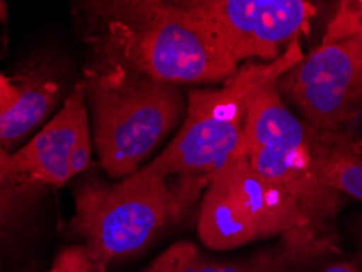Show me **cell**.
Here are the masks:
<instances>
[{"label":"cell","instance_id":"obj_1","mask_svg":"<svg viewBox=\"0 0 362 272\" xmlns=\"http://www.w3.org/2000/svg\"><path fill=\"white\" fill-rule=\"evenodd\" d=\"M124 66L168 85L226 82L238 71L212 31L183 2L100 4Z\"/></svg>","mask_w":362,"mask_h":272},{"label":"cell","instance_id":"obj_2","mask_svg":"<svg viewBox=\"0 0 362 272\" xmlns=\"http://www.w3.org/2000/svg\"><path fill=\"white\" fill-rule=\"evenodd\" d=\"M207 179L183 178L173 188L168 178L148 167L116 184L83 181L76 189L72 232L83 240L98 272L134 256L183 215Z\"/></svg>","mask_w":362,"mask_h":272},{"label":"cell","instance_id":"obj_3","mask_svg":"<svg viewBox=\"0 0 362 272\" xmlns=\"http://www.w3.org/2000/svg\"><path fill=\"white\" fill-rule=\"evenodd\" d=\"M303 59L300 41H294L273 62L238 67L219 88L193 90L177 137L152 163L153 172L170 178H202L242 157V141L250 105L264 87L278 83Z\"/></svg>","mask_w":362,"mask_h":272},{"label":"cell","instance_id":"obj_4","mask_svg":"<svg viewBox=\"0 0 362 272\" xmlns=\"http://www.w3.org/2000/svg\"><path fill=\"white\" fill-rule=\"evenodd\" d=\"M278 83L264 87L250 105L242 155L259 175L294 197L320 237L332 243L327 237L329 222L346 199L323 178L325 158L334 143L287 108Z\"/></svg>","mask_w":362,"mask_h":272},{"label":"cell","instance_id":"obj_5","mask_svg":"<svg viewBox=\"0 0 362 272\" xmlns=\"http://www.w3.org/2000/svg\"><path fill=\"white\" fill-rule=\"evenodd\" d=\"M206 188L198 233L207 248L226 252L273 237L312 256L332 248L294 197L259 175L243 155L212 175Z\"/></svg>","mask_w":362,"mask_h":272},{"label":"cell","instance_id":"obj_6","mask_svg":"<svg viewBox=\"0 0 362 272\" xmlns=\"http://www.w3.org/2000/svg\"><path fill=\"white\" fill-rule=\"evenodd\" d=\"M101 168L111 178L139 172L183 114L177 85L157 82L116 62L85 83Z\"/></svg>","mask_w":362,"mask_h":272},{"label":"cell","instance_id":"obj_7","mask_svg":"<svg viewBox=\"0 0 362 272\" xmlns=\"http://www.w3.org/2000/svg\"><path fill=\"white\" fill-rule=\"evenodd\" d=\"M302 121L332 143H351L362 116V18L341 4L323 42L279 80Z\"/></svg>","mask_w":362,"mask_h":272},{"label":"cell","instance_id":"obj_8","mask_svg":"<svg viewBox=\"0 0 362 272\" xmlns=\"http://www.w3.org/2000/svg\"><path fill=\"white\" fill-rule=\"evenodd\" d=\"M212 31L238 66L273 62L310 31L317 7L305 0H193L183 2Z\"/></svg>","mask_w":362,"mask_h":272},{"label":"cell","instance_id":"obj_9","mask_svg":"<svg viewBox=\"0 0 362 272\" xmlns=\"http://www.w3.org/2000/svg\"><path fill=\"white\" fill-rule=\"evenodd\" d=\"M90 124L85 83H78L52 119L15 152L0 150V183L35 179L61 188L74 178L71 157L78 132Z\"/></svg>","mask_w":362,"mask_h":272},{"label":"cell","instance_id":"obj_10","mask_svg":"<svg viewBox=\"0 0 362 272\" xmlns=\"http://www.w3.org/2000/svg\"><path fill=\"white\" fill-rule=\"evenodd\" d=\"M20 97L0 113V150L12 152L20 138L46 119L59 100L56 80L41 73H26L18 80Z\"/></svg>","mask_w":362,"mask_h":272},{"label":"cell","instance_id":"obj_11","mask_svg":"<svg viewBox=\"0 0 362 272\" xmlns=\"http://www.w3.org/2000/svg\"><path fill=\"white\" fill-rule=\"evenodd\" d=\"M177 272H284L297 263L313 258L307 252L282 242L278 247L237 261H211L193 243H175L165 249Z\"/></svg>","mask_w":362,"mask_h":272},{"label":"cell","instance_id":"obj_12","mask_svg":"<svg viewBox=\"0 0 362 272\" xmlns=\"http://www.w3.org/2000/svg\"><path fill=\"white\" fill-rule=\"evenodd\" d=\"M328 188L362 202V152L356 143H334L323 163Z\"/></svg>","mask_w":362,"mask_h":272},{"label":"cell","instance_id":"obj_13","mask_svg":"<svg viewBox=\"0 0 362 272\" xmlns=\"http://www.w3.org/2000/svg\"><path fill=\"white\" fill-rule=\"evenodd\" d=\"M46 186L35 179H10L0 183V237L13 225Z\"/></svg>","mask_w":362,"mask_h":272},{"label":"cell","instance_id":"obj_14","mask_svg":"<svg viewBox=\"0 0 362 272\" xmlns=\"http://www.w3.org/2000/svg\"><path fill=\"white\" fill-rule=\"evenodd\" d=\"M45 272H98L83 244L64 248L56 256L54 263Z\"/></svg>","mask_w":362,"mask_h":272},{"label":"cell","instance_id":"obj_15","mask_svg":"<svg viewBox=\"0 0 362 272\" xmlns=\"http://www.w3.org/2000/svg\"><path fill=\"white\" fill-rule=\"evenodd\" d=\"M20 97L18 85L7 78L4 73H0V113L12 106Z\"/></svg>","mask_w":362,"mask_h":272},{"label":"cell","instance_id":"obj_16","mask_svg":"<svg viewBox=\"0 0 362 272\" xmlns=\"http://www.w3.org/2000/svg\"><path fill=\"white\" fill-rule=\"evenodd\" d=\"M146 272H177L173 266V261L170 258L167 252H163L158 258L153 261Z\"/></svg>","mask_w":362,"mask_h":272},{"label":"cell","instance_id":"obj_17","mask_svg":"<svg viewBox=\"0 0 362 272\" xmlns=\"http://www.w3.org/2000/svg\"><path fill=\"white\" fill-rule=\"evenodd\" d=\"M322 272H362V268L354 261H341V263L332 264Z\"/></svg>","mask_w":362,"mask_h":272},{"label":"cell","instance_id":"obj_18","mask_svg":"<svg viewBox=\"0 0 362 272\" xmlns=\"http://www.w3.org/2000/svg\"><path fill=\"white\" fill-rule=\"evenodd\" d=\"M354 5V8H356V12H358V15L359 17L362 18V2H358V4H353Z\"/></svg>","mask_w":362,"mask_h":272}]
</instances>
